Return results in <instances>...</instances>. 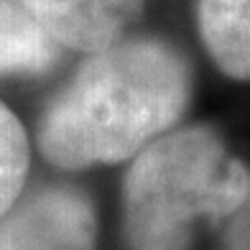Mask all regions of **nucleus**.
I'll list each match as a JSON object with an SVG mask.
<instances>
[{
    "label": "nucleus",
    "mask_w": 250,
    "mask_h": 250,
    "mask_svg": "<svg viewBox=\"0 0 250 250\" xmlns=\"http://www.w3.org/2000/svg\"><path fill=\"white\" fill-rule=\"evenodd\" d=\"M199 31L227 77L250 79V0H199Z\"/></svg>",
    "instance_id": "5"
},
{
    "label": "nucleus",
    "mask_w": 250,
    "mask_h": 250,
    "mask_svg": "<svg viewBox=\"0 0 250 250\" xmlns=\"http://www.w3.org/2000/svg\"><path fill=\"white\" fill-rule=\"evenodd\" d=\"M59 43L23 0H0V74H36L56 62Z\"/></svg>",
    "instance_id": "6"
},
{
    "label": "nucleus",
    "mask_w": 250,
    "mask_h": 250,
    "mask_svg": "<svg viewBox=\"0 0 250 250\" xmlns=\"http://www.w3.org/2000/svg\"><path fill=\"white\" fill-rule=\"evenodd\" d=\"M95 212L74 189H43L0 222V250H95Z\"/></svg>",
    "instance_id": "3"
},
{
    "label": "nucleus",
    "mask_w": 250,
    "mask_h": 250,
    "mask_svg": "<svg viewBox=\"0 0 250 250\" xmlns=\"http://www.w3.org/2000/svg\"><path fill=\"white\" fill-rule=\"evenodd\" d=\"M189 66L156 39L95 51L41 120L39 143L51 164H115L156 141L189 102Z\"/></svg>",
    "instance_id": "1"
},
{
    "label": "nucleus",
    "mask_w": 250,
    "mask_h": 250,
    "mask_svg": "<svg viewBox=\"0 0 250 250\" xmlns=\"http://www.w3.org/2000/svg\"><path fill=\"white\" fill-rule=\"evenodd\" d=\"M28 171V141L23 125L0 102V217L16 204Z\"/></svg>",
    "instance_id": "7"
},
{
    "label": "nucleus",
    "mask_w": 250,
    "mask_h": 250,
    "mask_svg": "<svg viewBox=\"0 0 250 250\" xmlns=\"http://www.w3.org/2000/svg\"><path fill=\"white\" fill-rule=\"evenodd\" d=\"M59 46L95 54L118 43L143 0H23Z\"/></svg>",
    "instance_id": "4"
},
{
    "label": "nucleus",
    "mask_w": 250,
    "mask_h": 250,
    "mask_svg": "<svg viewBox=\"0 0 250 250\" xmlns=\"http://www.w3.org/2000/svg\"><path fill=\"white\" fill-rule=\"evenodd\" d=\"M225 250H250V189L243 204L232 214L230 230L225 237Z\"/></svg>",
    "instance_id": "8"
},
{
    "label": "nucleus",
    "mask_w": 250,
    "mask_h": 250,
    "mask_svg": "<svg viewBox=\"0 0 250 250\" xmlns=\"http://www.w3.org/2000/svg\"><path fill=\"white\" fill-rule=\"evenodd\" d=\"M248 189V168L214 130L161 135L125 176V240L130 250H189L197 225L232 217Z\"/></svg>",
    "instance_id": "2"
}]
</instances>
